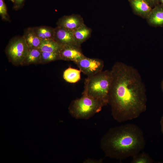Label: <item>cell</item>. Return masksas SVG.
<instances>
[{"mask_svg": "<svg viewBox=\"0 0 163 163\" xmlns=\"http://www.w3.org/2000/svg\"><path fill=\"white\" fill-rule=\"evenodd\" d=\"M110 71L108 104L113 118L119 122L137 118L147 107L145 89L140 75L133 67L120 62Z\"/></svg>", "mask_w": 163, "mask_h": 163, "instance_id": "obj_1", "label": "cell"}, {"mask_svg": "<svg viewBox=\"0 0 163 163\" xmlns=\"http://www.w3.org/2000/svg\"><path fill=\"white\" fill-rule=\"evenodd\" d=\"M145 144L142 129L129 123L110 128L101 139L100 146L106 156L122 160L139 154Z\"/></svg>", "mask_w": 163, "mask_h": 163, "instance_id": "obj_2", "label": "cell"}, {"mask_svg": "<svg viewBox=\"0 0 163 163\" xmlns=\"http://www.w3.org/2000/svg\"><path fill=\"white\" fill-rule=\"evenodd\" d=\"M112 81L110 71H102L85 79L84 91L92 97L108 104Z\"/></svg>", "mask_w": 163, "mask_h": 163, "instance_id": "obj_3", "label": "cell"}, {"mask_svg": "<svg viewBox=\"0 0 163 163\" xmlns=\"http://www.w3.org/2000/svg\"><path fill=\"white\" fill-rule=\"evenodd\" d=\"M107 104L83 91L80 98L72 101L68 108L70 114L77 119L87 120L99 112Z\"/></svg>", "mask_w": 163, "mask_h": 163, "instance_id": "obj_4", "label": "cell"}, {"mask_svg": "<svg viewBox=\"0 0 163 163\" xmlns=\"http://www.w3.org/2000/svg\"><path fill=\"white\" fill-rule=\"evenodd\" d=\"M29 50L23 36H17L9 41L5 53L9 61L15 66L22 65Z\"/></svg>", "mask_w": 163, "mask_h": 163, "instance_id": "obj_5", "label": "cell"}, {"mask_svg": "<svg viewBox=\"0 0 163 163\" xmlns=\"http://www.w3.org/2000/svg\"><path fill=\"white\" fill-rule=\"evenodd\" d=\"M74 63L81 72L88 76H92L102 71L104 66L102 60L91 58L85 56Z\"/></svg>", "mask_w": 163, "mask_h": 163, "instance_id": "obj_6", "label": "cell"}, {"mask_svg": "<svg viewBox=\"0 0 163 163\" xmlns=\"http://www.w3.org/2000/svg\"><path fill=\"white\" fill-rule=\"evenodd\" d=\"M58 53L59 60L72 61L74 62L85 56L81 46L74 45L61 46Z\"/></svg>", "mask_w": 163, "mask_h": 163, "instance_id": "obj_7", "label": "cell"}, {"mask_svg": "<svg viewBox=\"0 0 163 163\" xmlns=\"http://www.w3.org/2000/svg\"><path fill=\"white\" fill-rule=\"evenodd\" d=\"M53 39L61 46L66 45L81 46L75 40L72 31L57 26L54 28Z\"/></svg>", "mask_w": 163, "mask_h": 163, "instance_id": "obj_8", "label": "cell"}, {"mask_svg": "<svg viewBox=\"0 0 163 163\" xmlns=\"http://www.w3.org/2000/svg\"><path fill=\"white\" fill-rule=\"evenodd\" d=\"M84 24L82 18L78 14L64 16L59 19L57 22L58 26L73 31Z\"/></svg>", "mask_w": 163, "mask_h": 163, "instance_id": "obj_9", "label": "cell"}, {"mask_svg": "<svg viewBox=\"0 0 163 163\" xmlns=\"http://www.w3.org/2000/svg\"><path fill=\"white\" fill-rule=\"evenodd\" d=\"M133 12L136 15L146 19L152 8L145 0H128Z\"/></svg>", "mask_w": 163, "mask_h": 163, "instance_id": "obj_10", "label": "cell"}, {"mask_svg": "<svg viewBox=\"0 0 163 163\" xmlns=\"http://www.w3.org/2000/svg\"><path fill=\"white\" fill-rule=\"evenodd\" d=\"M146 19L152 26L163 27V6L159 4L153 8Z\"/></svg>", "mask_w": 163, "mask_h": 163, "instance_id": "obj_11", "label": "cell"}, {"mask_svg": "<svg viewBox=\"0 0 163 163\" xmlns=\"http://www.w3.org/2000/svg\"><path fill=\"white\" fill-rule=\"evenodd\" d=\"M29 49L39 48L42 40L34 32L33 27L26 29L23 35Z\"/></svg>", "mask_w": 163, "mask_h": 163, "instance_id": "obj_12", "label": "cell"}, {"mask_svg": "<svg viewBox=\"0 0 163 163\" xmlns=\"http://www.w3.org/2000/svg\"><path fill=\"white\" fill-rule=\"evenodd\" d=\"M91 31V29L84 23L72 32L75 39L81 45L90 37Z\"/></svg>", "mask_w": 163, "mask_h": 163, "instance_id": "obj_13", "label": "cell"}, {"mask_svg": "<svg viewBox=\"0 0 163 163\" xmlns=\"http://www.w3.org/2000/svg\"><path fill=\"white\" fill-rule=\"evenodd\" d=\"M37 36L42 40L53 39L54 28L47 26L33 27Z\"/></svg>", "mask_w": 163, "mask_h": 163, "instance_id": "obj_14", "label": "cell"}, {"mask_svg": "<svg viewBox=\"0 0 163 163\" xmlns=\"http://www.w3.org/2000/svg\"><path fill=\"white\" fill-rule=\"evenodd\" d=\"M41 52L39 48L29 49L22 65L40 63Z\"/></svg>", "mask_w": 163, "mask_h": 163, "instance_id": "obj_15", "label": "cell"}, {"mask_svg": "<svg viewBox=\"0 0 163 163\" xmlns=\"http://www.w3.org/2000/svg\"><path fill=\"white\" fill-rule=\"evenodd\" d=\"M81 70L69 67L63 72V77L67 82L75 83L78 82L81 78Z\"/></svg>", "mask_w": 163, "mask_h": 163, "instance_id": "obj_16", "label": "cell"}, {"mask_svg": "<svg viewBox=\"0 0 163 163\" xmlns=\"http://www.w3.org/2000/svg\"><path fill=\"white\" fill-rule=\"evenodd\" d=\"M61 46L53 39L42 40L39 48L41 52L58 53Z\"/></svg>", "mask_w": 163, "mask_h": 163, "instance_id": "obj_17", "label": "cell"}, {"mask_svg": "<svg viewBox=\"0 0 163 163\" xmlns=\"http://www.w3.org/2000/svg\"><path fill=\"white\" fill-rule=\"evenodd\" d=\"M59 60L58 53L41 52L40 63L44 64Z\"/></svg>", "mask_w": 163, "mask_h": 163, "instance_id": "obj_18", "label": "cell"}, {"mask_svg": "<svg viewBox=\"0 0 163 163\" xmlns=\"http://www.w3.org/2000/svg\"><path fill=\"white\" fill-rule=\"evenodd\" d=\"M153 161L149 155L143 152L133 157L131 163H152Z\"/></svg>", "mask_w": 163, "mask_h": 163, "instance_id": "obj_19", "label": "cell"}, {"mask_svg": "<svg viewBox=\"0 0 163 163\" xmlns=\"http://www.w3.org/2000/svg\"><path fill=\"white\" fill-rule=\"evenodd\" d=\"M0 15L3 20L10 21L7 8L4 0H0Z\"/></svg>", "mask_w": 163, "mask_h": 163, "instance_id": "obj_20", "label": "cell"}, {"mask_svg": "<svg viewBox=\"0 0 163 163\" xmlns=\"http://www.w3.org/2000/svg\"><path fill=\"white\" fill-rule=\"evenodd\" d=\"M13 8L15 10H18L22 8L24 5L25 0H13Z\"/></svg>", "mask_w": 163, "mask_h": 163, "instance_id": "obj_21", "label": "cell"}, {"mask_svg": "<svg viewBox=\"0 0 163 163\" xmlns=\"http://www.w3.org/2000/svg\"><path fill=\"white\" fill-rule=\"evenodd\" d=\"M145 0L152 8L160 4V0Z\"/></svg>", "mask_w": 163, "mask_h": 163, "instance_id": "obj_22", "label": "cell"}, {"mask_svg": "<svg viewBox=\"0 0 163 163\" xmlns=\"http://www.w3.org/2000/svg\"><path fill=\"white\" fill-rule=\"evenodd\" d=\"M160 123L161 126V131L162 133H163V115L161 118Z\"/></svg>", "mask_w": 163, "mask_h": 163, "instance_id": "obj_23", "label": "cell"}, {"mask_svg": "<svg viewBox=\"0 0 163 163\" xmlns=\"http://www.w3.org/2000/svg\"><path fill=\"white\" fill-rule=\"evenodd\" d=\"M160 4L163 6V0H160Z\"/></svg>", "mask_w": 163, "mask_h": 163, "instance_id": "obj_24", "label": "cell"}, {"mask_svg": "<svg viewBox=\"0 0 163 163\" xmlns=\"http://www.w3.org/2000/svg\"><path fill=\"white\" fill-rule=\"evenodd\" d=\"M12 2H13V3H14V0H10Z\"/></svg>", "mask_w": 163, "mask_h": 163, "instance_id": "obj_25", "label": "cell"}, {"mask_svg": "<svg viewBox=\"0 0 163 163\" xmlns=\"http://www.w3.org/2000/svg\"><path fill=\"white\" fill-rule=\"evenodd\" d=\"M162 87H163V83H162Z\"/></svg>", "mask_w": 163, "mask_h": 163, "instance_id": "obj_26", "label": "cell"}]
</instances>
